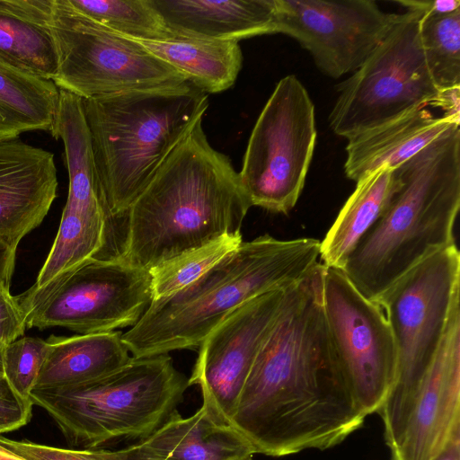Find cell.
Segmentation results:
<instances>
[{"mask_svg":"<svg viewBox=\"0 0 460 460\" xmlns=\"http://www.w3.org/2000/svg\"><path fill=\"white\" fill-rule=\"evenodd\" d=\"M323 268L286 289L239 394L230 426L253 454L325 450L367 416L333 351L322 303Z\"/></svg>","mask_w":460,"mask_h":460,"instance_id":"6da1fadb","label":"cell"},{"mask_svg":"<svg viewBox=\"0 0 460 460\" xmlns=\"http://www.w3.org/2000/svg\"><path fill=\"white\" fill-rule=\"evenodd\" d=\"M199 120L130 206L117 256L149 270L224 235H242L252 207L229 158Z\"/></svg>","mask_w":460,"mask_h":460,"instance_id":"7a4b0ae2","label":"cell"},{"mask_svg":"<svg viewBox=\"0 0 460 460\" xmlns=\"http://www.w3.org/2000/svg\"><path fill=\"white\" fill-rule=\"evenodd\" d=\"M400 187L342 271L374 300L429 255L455 243L460 208L459 126L394 168Z\"/></svg>","mask_w":460,"mask_h":460,"instance_id":"3957f363","label":"cell"},{"mask_svg":"<svg viewBox=\"0 0 460 460\" xmlns=\"http://www.w3.org/2000/svg\"><path fill=\"white\" fill-rule=\"evenodd\" d=\"M321 241L269 234L243 242L180 292L152 301L121 339L133 358L199 347L243 303L301 280L319 262Z\"/></svg>","mask_w":460,"mask_h":460,"instance_id":"277c9868","label":"cell"},{"mask_svg":"<svg viewBox=\"0 0 460 460\" xmlns=\"http://www.w3.org/2000/svg\"><path fill=\"white\" fill-rule=\"evenodd\" d=\"M208 106V94L189 82L83 100L110 225L126 217Z\"/></svg>","mask_w":460,"mask_h":460,"instance_id":"5b68a950","label":"cell"},{"mask_svg":"<svg viewBox=\"0 0 460 460\" xmlns=\"http://www.w3.org/2000/svg\"><path fill=\"white\" fill-rule=\"evenodd\" d=\"M188 378L168 354L131 358L116 370L75 385L31 390L30 399L55 420L76 449L139 441L183 399Z\"/></svg>","mask_w":460,"mask_h":460,"instance_id":"8992f818","label":"cell"},{"mask_svg":"<svg viewBox=\"0 0 460 460\" xmlns=\"http://www.w3.org/2000/svg\"><path fill=\"white\" fill-rule=\"evenodd\" d=\"M459 293L460 253L453 244L420 261L374 299L385 312L397 349L395 377L376 412L390 449L404 429Z\"/></svg>","mask_w":460,"mask_h":460,"instance_id":"52a82bcc","label":"cell"},{"mask_svg":"<svg viewBox=\"0 0 460 460\" xmlns=\"http://www.w3.org/2000/svg\"><path fill=\"white\" fill-rule=\"evenodd\" d=\"M423 14L406 7L368 58L338 85L339 95L329 116L336 135L349 139L422 106L460 117V92L441 93L429 73L419 36Z\"/></svg>","mask_w":460,"mask_h":460,"instance_id":"ba28073f","label":"cell"},{"mask_svg":"<svg viewBox=\"0 0 460 460\" xmlns=\"http://www.w3.org/2000/svg\"><path fill=\"white\" fill-rule=\"evenodd\" d=\"M16 298L28 328L113 332L134 326L145 314L153 300L151 276L119 256L89 258Z\"/></svg>","mask_w":460,"mask_h":460,"instance_id":"9c48e42d","label":"cell"},{"mask_svg":"<svg viewBox=\"0 0 460 460\" xmlns=\"http://www.w3.org/2000/svg\"><path fill=\"white\" fill-rule=\"evenodd\" d=\"M49 28L58 54L52 81L83 100L188 83L140 43L90 20L67 0H54Z\"/></svg>","mask_w":460,"mask_h":460,"instance_id":"30bf717a","label":"cell"},{"mask_svg":"<svg viewBox=\"0 0 460 460\" xmlns=\"http://www.w3.org/2000/svg\"><path fill=\"white\" fill-rule=\"evenodd\" d=\"M314 106L293 75L280 79L251 133L238 172L251 206L288 214L303 190L313 157Z\"/></svg>","mask_w":460,"mask_h":460,"instance_id":"8fae6325","label":"cell"},{"mask_svg":"<svg viewBox=\"0 0 460 460\" xmlns=\"http://www.w3.org/2000/svg\"><path fill=\"white\" fill-rule=\"evenodd\" d=\"M322 303L333 351L357 402L367 415L377 412L397 366L396 344L385 312L341 270L324 265Z\"/></svg>","mask_w":460,"mask_h":460,"instance_id":"7c38bea8","label":"cell"},{"mask_svg":"<svg viewBox=\"0 0 460 460\" xmlns=\"http://www.w3.org/2000/svg\"><path fill=\"white\" fill-rule=\"evenodd\" d=\"M275 5L277 33L296 40L332 78L358 70L401 14L373 0H275Z\"/></svg>","mask_w":460,"mask_h":460,"instance_id":"4fadbf2b","label":"cell"},{"mask_svg":"<svg viewBox=\"0 0 460 460\" xmlns=\"http://www.w3.org/2000/svg\"><path fill=\"white\" fill-rule=\"evenodd\" d=\"M287 288L266 292L243 303L199 345L188 385L199 386L201 408L214 423L230 426L239 394L279 314Z\"/></svg>","mask_w":460,"mask_h":460,"instance_id":"5bb4252c","label":"cell"},{"mask_svg":"<svg viewBox=\"0 0 460 460\" xmlns=\"http://www.w3.org/2000/svg\"><path fill=\"white\" fill-rule=\"evenodd\" d=\"M454 301L392 460H433L460 431V308Z\"/></svg>","mask_w":460,"mask_h":460,"instance_id":"9a60e30c","label":"cell"},{"mask_svg":"<svg viewBox=\"0 0 460 460\" xmlns=\"http://www.w3.org/2000/svg\"><path fill=\"white\" fill-rule=\"evenodd\" d=\"M54 155L19 138L0 140V239L17 249L47 216L58 186Z\"/></svg>","mask_w":460,"mask_h":460,"instance_id":"2e32d148","label":"cell"},{"mask_svg":"<svg viewBox=\"0 0 460 460\" xmlns=\"http://www.w3.org/2000/svg\"><path fill=\"white\" fill-rule=\"evenodd\" d=\"M459 124L458 116H438L422 106L363 130L347 139L345 174L358 182L379 169H394Z\"/></svg>","mask_w":460,"mask_h":460,"instance_id":"e0dca14e","label":"cell"},{"mask_svg":"<svg viewBox=\"0 0 460 460\" xmlns=\"http://www.w3.org/2000/svg\"><path fill=\"white\" fill-rule=\"evenodd\" d=\"M174 35L234 40L277 33L275 0H151Z\"/></svg>","mask_w":460,"mask_h":460,"instance_id":"ac0fdd59","label":"cell"},{"mask_svg":"<svg viewBox=\"0 0 460 460\" xmlns=\"http://www.w3.org/2000/svg\"><path fill=\"white\" fill-rule=\"evenodd\" d=\"M54 0H0V61L53 80L58 68L49 28Z\"/></svg>","mask_w":460,"mask_h":460,"instance_id":"d6986e66","label":"cell"},{"mask_svg":"<svg viewBox=\"0 0 460 460\" xmlns=\"http://www.w3.org/2000/svg\"><path fill=\"white\" fill-rule=\"evenodd\" d=\"M122 332H108L72 337L51 335L35 390L61 388L84 383L127 364L132 357Z\"/></svg>","mask_w":460,"mask_h":460,"instance_id":"ffe728a7","label":"cell"},{"mask_svg":"<svg viewBox=\"0 0 460 460\" xmlns=\"http://www.w3.org/2000/svg\"><path fill=\"white\" fill-rule=\"evenodd\" d=\"M140 446L158 460H239L253 451L231 426L211 421L200 407L183 418L177 410Z\"/></svg>","mask_w":460,"mask_h":460,"instance_id":"44dd1931","label":"cell"},{"mask_svg":"<svg viewBox=\"0 0 460 460\" xmlns=\"http://www.w3.org/2000/svg\"><path fill=\"white\" fill-rule=\"evenodd\" d=\"M131 40L184 75L189 83L205 93L230 88L242 68L238 41L181 35L165 40Z\"/></svg>","mask_w":460,"mask_h":460,"instance_id":"7402d4cb","label":"cell"},{"mask_svg":"<svg viewBox=\"0 0 460 460\" xmlns=\"http://www.w3.org/2000/svg\"><path fill=\"white\" fill-rule=\"evenodd\" d=\"M334 223L321 242L324 266L342 270L359 240L387 208L400 187L395 169L382 168L356 182Z\"/></svg>","mask_w":460,"mask_h":460,"instance_id":"603a6c76","label":"cell"},{"mask_svg":"<svg viewBox=\"0 0 460 460\" xmlns=\"http://www.w3.org/2000/svg\"><path fill=\"white\" fill-rule=\"evenodd\" d=\"M60 90L43 79L0 61V140L35 130L54 131Z\"/></svg>","mask_w":460,"mask_h":460,"instance_id":"cb8c5ba5","label":"cell"},{"mask_svg":"<svg viewBox=\"0 0 460 460\" xmlns=\"http://www.w3.org/2000/svg\"><path fill=\"white\" fill-rule=\"evenodd\" d=\"M419 36L431 79L444 93L460 92V9L449 13H424Z\"/></svg>","mask_w":460,"mask_h":460,"instance_id":"d4e9b609","label":"cell"},{"mask_svg":"<svg viewBox=\"0 0 460 460\" xmlns=\"http://www.w3.org/2000/svg\"><path fill=\"white\" fill-rule=\"evenodd\" d=\"M78 13L119 35L136 40H165L174 34L151 0H67Z\"/></svg>","mask_w":460,"mask_h":460,"instance_id":"484cf974","label":"cell"},{"mask_svg":"<svg viewBox=\"0 0 460 460\" xmlns=\"http://www.w3.org/2000/svg\"><path fill=\"white\" fill-rule=\"evenodd\" d=\"M242 243V235H224L152 268L148 270L152 301L169 297L186 288Z\"/></svg>","mask_w":460,"mask_h":460,"instance_id":"4316f807","label":"cell"},{"mask_svg":"<svg viewBox=\"0 0 460 460\" xmlns=\"http://www.w3.org/2000/svg\"><path fill=\"white\" fill-rule=\"evenodd\" d=\"M47 351V341L22 337L6 345L4 350V376L12 389L22 398L31 400Z\"/></svg>","mask_w":460,"mask_h":460,"instance_id":"83f0119b","label":"cell"},{"mask_svg":"<svg viewBox=\"0 0 460 460\" xmlns=\"http://www.w3.org/2000/svg\"><path fill=\"white\" fill-rule=\"evenodd\" d=\"M0 445L26 460H96L90 449L56 447L2 436Z\"/></svg>","mask_w":460,"mask_h":460,"instance_id":"f1b7e54d","label":"cell"},{"mask_svg":"<svg viewBox=\"0 0 460 460\" xmlns=\"http://www.w3.org/2000/svg\"><path fill=\"white\" fill-rule=\"evenodd\" d=\"M32 405L12 389L5 377L0 379V434L25 426L31 420Z\"/></svg>","mask_w":460,"mask_h":460,"instance_id":"f546056e","label":"cell"},{"mask_svg":"<svg viewBox=\"0 0 460 460\" xmlns=\"http://www.w3.org/2000/svg\"><path fill=\"white\" fill-rule=\"evenodd\" d=\"M9 288L0 283V342L5 346L22 336L27 327L23 310Z\"/></svg>","mask_w":460,"mask_h":460,"instance_id":"4dcf8cb0","label":"cell"},{"mask_svg":"<svg viewBox=\"0 0 460 460\" xmlns=\"http://www.w3.org/2000/svg\"><path fill=\"white\" fill-rule=\"evenodd\" d=\"M96 460H158L137 441L118 450L90 449Z\"/></svg>","mask_w":460,"mask_h":460,"instance_id":"1f68e13d","label":"cell"},{"mask_svg":"<svg viewBox=\"0 0 460 460\" xmlns=\"http://www.w3.org/2000/svg\"><path fill=\"white\" fill-rule=\"evenodd\" d=\"M16 250L0 239V283L10 285L15 265Z\"/></svg>","mask_w":460,"mask_h":460,"instance_id":"d6a6232c","label":"cell"},{"mask_svg":"<svg viewBox=\"0 0 460 460\" xmlns=\"http://www.w3.org/2000/svg\"><path fill=\"white\" fill-rule=\"evenodd\" d=\"M433 460H460V431L455 433Z\"/></svg>","mask_w":460,"mask_h":460,"instance_id":"836d02e7","label":"cell"},{"mask_svg":"<svg viewBox=\"0 0 460 460\" xmlns=\"http://www.w3.org/2000/svg\"><path fill=\"white\" fill-rule=\"evenodd\" d=\"M0 460H26L0 445Z\"/></svg>","mask_w":460,"mask_h":460,"instance_id":"e575fe53","label":"cell"},{"mask_svg":"<svg viewBox=\"0 0 460 460\" xmlns=\"http://www.w3.org/2000/svg\"><path fill=\"white\" fill-rule=\"evenodd\" d=\"M5 345L0 342V379L4 377V365H3V356Z\"/></svg>","mask_w":460,"mask_h":460,"instance_id":"d590c367","label":"cell"},{"mask_svg":"<svg viewBox=\"0 0 460 460\" xmlns=\"http://www.w3.org/2000/svg\"><path fill=\"white\" fill-rule=\"evenodd\" d=\"M239 460H252V456H250V457H246V458L239 459Z\"/></svg>","mask_w":460,"mask_h":460,"instance_id":"8d00e7d4","label":"cell"}]
</instances>
